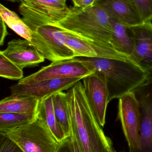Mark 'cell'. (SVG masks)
<instances>
[{"instance_id":"6da1fadb","label":"cell","mask_w":152,"mask_h":152,"mask_svg":"<svg viewBox=\"0 0 152 152\" xmlns=\"http://www.w3.org/2000/svg\"><path fill=\"white\" fill-rule=\"evenodd\" d=\"M63 20L54 26L69 31L93 45L101 58L132 60L116 51L111 43L112 27L110 18L94 5L86 9L73 7Z\"/></svg>"},{"instance_id":"7a4b0ae2","label":"cell","mask_w":152,"mask_h":152,"mask_svg":"<svg viewBox=\"0 0 152 152\" xmlns=\"http://www.w3.org/2000/svg\"><path fill=\"white\" fill-rule=\"evenodd\" d=\"M71 134L83 152H115L112 142L95 120L83 83L77 82L68 90Z\"/></svg>"},{"instance_id":"3957f363","label":"cell","mask_w":152,"mask_h":152,"mask_svg":"<svg viewBox=\"0 0 152 152\" xmlns=\"http://www.w3.org/2000/svg\"><path fill=\"white\" fill-rule=\"evenodd\" d=\"M106 82L110 102L133 92L146 79L149 71L128 60L80 57Z\"/></svg>"},{"instance_id":"277c9868","label":"cell","mask_w":152,"mask_h":152,"mask_svg":"<svg viewBox=\"0 0 152 152\" xmlns=\"http://www.w3.org/2000/svg\"><path fill=\"white\" fill-rule=\"evenodd\" d=\"M0 134L12 140L24 152H57L60 144L37 117L27 124Z\"/></svg>"},{"instance_id":"5b68a950","label":"cell","mask_w":152,"mask_h":152,"mask_svg":"<svg viewBox=\"0 0 152 152\" xmlns=\"http://www.w3.org/2000/svg\"><path fill=\"white\" fill-rule=\"evenodd\" d=\"M18 10L26 25L34 31L45 25H54L67 17L70 9L66 0H20Z\"/></svg>"},{"instance_id":"8992f818","label":"cell","mask_w":152,"mask_h":152,"mask_svg":"<svg viewBox=\"0 0 152 152\" xmlns=\"http://www.w3.org/2000/svg\"><path fill=\"white\" fill-rule=\"evenodd\" d=\"M31 45L45 59L52 62L76 58L65 44V30L54 25L37 28L32 34Z\"/></svg>"},{"instance_id":"52a82bcc","label":"cell","mask_w":152,"mask_h":152,"mask_svg":"<svg viewBox=\"0 0 152 152\" xmlns=\"http://www.w3.org/2000/svg\"><path fill=\"white\" fill-rule=\"evenodd\" d=\"M95 73L80 58L51 62L37 72L23 77L18 83H29L48 79L82 77Z\"/></svg>"},{"instance_id":"ba28073f","label":"cell","mask_w":152,"mask_h":152,"mask_svg":"<svg viewBox=\"0 0 152 152\" xmlns=\"http://www.w3.org/2000/svg\"><path fill=\"white\" fill-rule=\"evenodd\" d=\"M144 81L133 91L141 114L139 145L134 152H152V70Z\"/></svg>"},{"instance_id":"9c48e42d","label":"cell","mask_w":152,"mask_h":152,"mask_svg":"<svg viewBox=\"0 0 152 152\" xmlns=\"http://www.w3.org/2000/svg\"><path fill=\"white\" fill-rule=\"evenodd\" d=\"M118 118L121 122L129 152H134L139 145L141 114L139 103L134 92L119 99Z\"/></svg>"},{"instance_id":"30bf717a","label":"cell","mask_w":152,"mask_h":152,"mask_svg":"<svg viewBox=\"0 0 152 152\" xmlns=\"http://www.w3.org/2000/svg\"><path fill=\"white\" fill-rule=\"evenodd\" d=\"M84 78L48 79L29 83H17L10 87L12 95L31 96L41 101L55 93L68 90Z\"/></svg>"},{"instance_id":"8fae6325","label":"cell","mask_w":152,"mask_h":152,"mask_svg":"<svg viewBox=\"0 0 152 152\" xmlns=\"http://www.w3.org/2000/svg\"><path fill=\"white\" fill-rule=\"evenodd\" d=\"M82 80L84 91L94 116L98 124L103 127L107 106L110 102L106 82L95 73L85 77Z\"/></svg>"},{"instance_id":"7c38bea8","label":"cell","mask_w":152,"mask_h":152,"mask_svg":"<svg viewBox=\"0 0 152 152\" xmlns=\"http://www.w3.org/2000/svg\"><path fill=\"white\" fill-rule=\"evenodd\" d=\"M134 42L132 61L147 71L152 70V23L128 27Z\"/></svg>"},{"instance_id":"4fadbf2b","label":"cell","mask_w":152,"mask_h":152,"mask_svg":"<svg viewBox=\"0 0 152 152\" xmlns=\"http://www.w3.org/2000/svg\"><path fill=\"white\" fill-rule=\"evenodd\" d=\"M94 5L128 27L145 23L132 0H97Z\"/></svg>"},{"instance_id":"5bb4252c","label":"cell","mask_w":152,"mask_h":152,"mask_svg":"<svg viewBox=\"0 0 152 152\" xmlns=\"http://www.w3.org/2000/svg\"><path fill=\"white\" fill-rule=\"evenodd\" d=\"M0 53L22 69L37 66L45 59L29 41L24 39L11 40Z\"/></svg>"},{"instance_id":"9a60e30c","label":"cell","mask_w":152,"mask_h":152,"mask_svg":"<svg viewBox=\"0 0 152 152\" xmlns=\"http://www.w3.org/2000/svg\"><path fill=\"white\" fill-rule=\"evenodd\" d=\"M40 100L31 96L11 95L0 102V113H13L37 115Z\"/></svg>"},{"instance_id":"2e32d148","label":"cell","mask_w":152,"mask_h":152,"mask_svg":"<svg viewBox=\"0 0 152 152\" xmlns=\"http://www.w3.org/2000/svg\"><path fill=\"white\" fill-rule=\"evenodd\" d=\"M112 27L111 43L117 51L131 58L134 50V42L128 27L110 18Z\"/></svg>"},{"instance_id":"e0dca14e","label":"cell","mask_w":152,"mask_h":152,"mask_svg":"<svg viewBox=\"0 0 152 152\" xmlns=\"http://www.w3.org/2000/svg\"><path fill=\"white\" fill-rule=\"evenodd\" d=\"M37 117L45 123L59 143L67 138L56 119L54 110L52 95L40 101Z\"/></svg>"},{"instance_id":"ac0fdd59","label":"cell","mask_w":152,"mask_h":152,"mask_svg":"<svg viewBox=\"0 0 152 152\" xmlns=\"http://www.w3.org/2000/svg\"><path fill=\"white\" fill-rule=\"evenodd\" d=\"M52 97L56 119L66 137H69L71 135V126L67 93L59 91L53 95Z\"/></svg>"},{"instance_id":"d6986e66","label":"cell","mask_w":152,"mask_h":152,"mask_svg":"<svg viewBox=\"0 0 152 152\" xmlns=\"http://www.w3.org/2000/svg\"><path fill=\"white\" fill-rule=\"evenodd\" d=\"M64 30L65 45L72 50L76 58H100L93 44L69 31Z\"/></svg>"},{"instance_id":"ffe728a7","label":"cell","mask_w":152,"mask_h":152,"mask_svg":"<svg viewBox=\"0 0 152 152\" xmlns=\"http://www.w3.org/2000/svg\"><path fill=\"white\" fill-rule=\"evenodd\" d=\"M0 17L6 25L24 39L31 42L33 31L26 25L16 12L0 4Z\"/></svg>"},{"instance_id":"44dd1931","label":"cell","mask_w":152,"mask_h":152,"mask_svg":"<svg viewBox=\"0 0 152 152\" xmlns=\"http://www.w3.org/2000/svg\"><path fill=\"white\" fill-rule=\"evenodd\" d=\"M37 115L13 113H0V132L20 126L35 119Z\"/></svg>"},{"instance_id":"7402d4cb","label":"cell","mask_w":152,"mask_h":152,"mask_svg":"<svg viewBox=\"0 0 152 152\" xmlns=\"http://www.w3.org/2000/svg\"><path fill=\"white\" fill-rule=\"evenodd\" d=\"M0 76L12 80L23 78V69L0 53Z\"/></svg>"},{"instance_id":"603a6c76","label":"cell","mask_w":152,"mask_h":152,"mask_svg":"<svg viewBox=\"0 0 152 152\" xmlns=\"http://www.w3.org/2000/svg\"><path fill=\"white\" fill-rule=\"evenodd\" d=\"M145 22L152 20V0H132Z\"/></svg>"},{"instance_id":"cb8c5ba5","label":"cell","mask_w":152,"mask_h":152,"mask_svg":"<svg viewBox=\"0 0 152 152\" xmlns=\"http://www.w3.org/2000/svg\"><path fill=\"white\" fill-rule=\"evenodd\" d=\"M0 152H24L14 142L1 135Z\"/></svg>"},{"instance_id":"d4e9b609","label":"cell","mask_w":152,"mask_h":152,"mask_svg":"<svg viewBox=\"0 0 152 152\" xmlns=\"http://www.w3.org/2000/svg\"><path fill=\"white\" fill-rule=\"evenodd\" d=\"M57 152H74L70 136L60 143Z\"/></svg>"},{"instance_id":"484cf974","label":"cell","mask_w":152,"mask_h":152,"mask_svg":"<svg viewBox=\"0 0 152 152\" xmlns=\"http://www.w3.org/2000/svg\"><path fill=\"white\" fill-rule=\"evenodd\" d=\"M74 7L81 9H86L94 5L97 0H71Z\"/></svg>"},{"instance_id":"4316f807","label":"cell","mask_w":152,"mask_h":152,"mask_svg":"<svg viewBox=\"0 0 152 152\" xmlns=\"http://www.w3.org/2000/svg\"><path fill=\"white\" fill-rule=\"evenodd\" d=\"M8 34L6 25L3 19L0 17V45H3L5 37Z\"/></svg>"},{"instance_id":"83f0119b","label":"cell","mask_w":152,"mask_h":152,"mask_svg":"<svg viewBox=\"0 0 152 152\" xmlns=\"http://www.w3.org/2000/svg\"><path fill=\"white\" fill-rule=\"evenodd\" d=\"M72 144H73V148H74V152H83L80 149L78 144L77 142L76 139L72 134L70 135Z\"/></svg>"},{"instance_id":"f1b7e54d","label":"cell","mask_w":152,"mask_h":152,"mask_svg":"<svg viewBox=\"0 0 152 152\" xmlns=\"http://www.w3.org/2000/svg\"><path fill=\"white\" fill-rule=\"evenodd\" d=\"M12 2H16L20 1V0H6Z\"/></svg>"}]
</instances>
